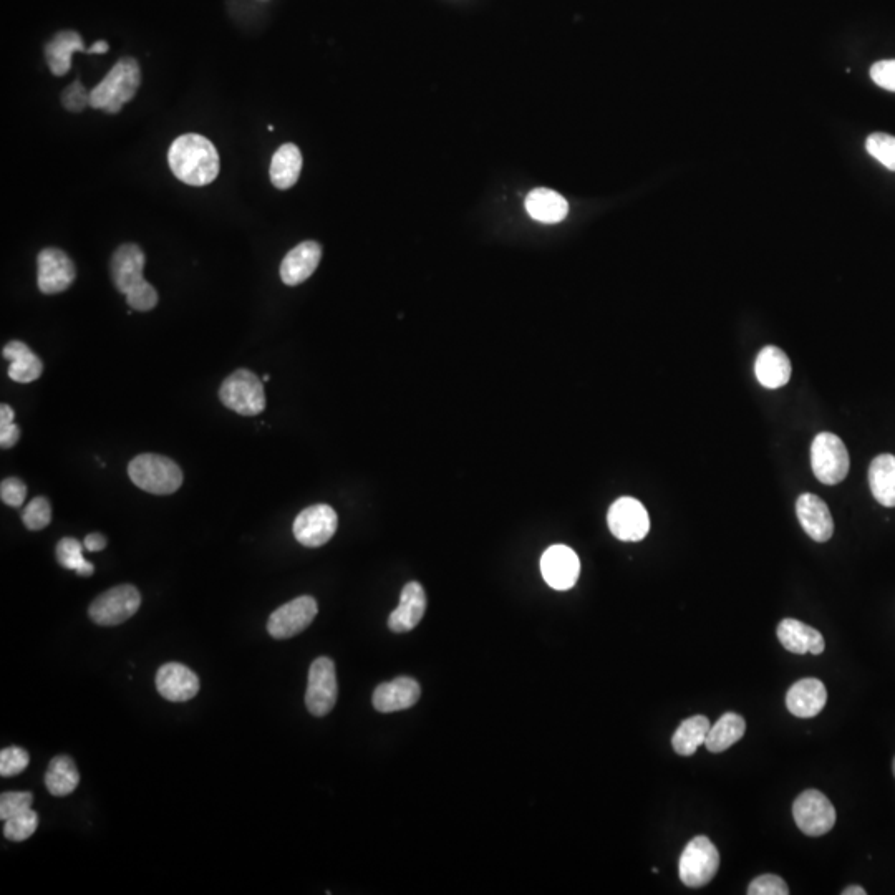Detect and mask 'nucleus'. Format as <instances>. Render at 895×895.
<instances>
[{
  "label": "nucleus",
  "instance_id": "f257e3e1",
  "mask_svg": "<svg viewBox=\"0 0 895 895\" xmlns=\"http://www.w3.org/2000/svg\"><path fill=\"white\" fill-rule=\"evenodd\" d=\"M168 161L173 175L191 186H206L219 175V153L216 146L201 135L179 136L173 141Z\"/></svg>",
  "mask_w": 895,
  "mask_h": 895
},
{
  "label": "nucleus",
  "instance_id": "f03ea898",
  "mask_svg": "<svg viewBox=\"0 0 895 895\" xmlns=\"http://www.w3.org/2000/svg\"><path fill=\"white\" fill-rule=\"evenodd\" d=\"M145 254L136 244H123L113 252L110 262L112 281L121 294H125L126 302L131 309L138 312H150L158 305V292L143 277Z\"/></svg>",
  "mask_w": 895,
  "mask_h": 895
},
{
  "label": "nucleus",
  "instance_id": "7ed1b4c3",
  "mask_svg": "<svg viewBox=\"0 0 895 895\" xmlns=\"http://www.w3.org/2000/svg\"><path fill=\"white\" fill-rule=\"evenodd\" d=\"M141 85L140 65L125 57L108 72L107 77L90 92V107L115 115L125 103L131 102Z\"/></svg>",
  "mask_w": 895,
  "mask_h": 895
},
{
  "label": "nucleus",
  "instance_id": "20e7f679",
  "mask_svg": "<svg viewBox=\"0 0 895 895\" xmlns=\"http://www.w3.org/2000/svg\"><path fill=\"white\" fill-rule=\"evenodd\" d=\"M128 476L135 486L158 496L176 493L183 484V471L175 461L155 453L133 458L128 465Z\"/></svg>",
  "mask_w": 895,
  "mask_h": 895
},
{
  "label": "nucleus",
  "instance_id": "39448f33",
  "mask_svg": "<svg viewBox=\"0 0 895 895\" xmlns=\"http://www.w3.org/2000/svg\"><path fill=\"white\" fill-rule=\"evenodd\" d=\"M219 400L242 417H257L266 410L264 383L256 373L239 368L224 380L219 388Z\"/></svg>",
  "mask_w": 895,
  "mask_h": 895
},
{
  "label": "nucleus",
  "instance_id": "423d86ee",
  "mask_svg": "<svg viewBox=\"0 0 895 895\" xmlns=\"http://www.w3.org/2000/svg\"><path fill=\"white\" fill-rule=\"evenodd\" d=\"M720 867V854L707 836L693 837L678 862V876L692 889L707 886Z\"/></svg>",
  "mask_w": 895,
  "mask_h": 895
},
{
  "label": "nucleus",
  "instance_id": "0eeeda50",
  "mask_svg": "<svg viewBox=\"0 0 895 895\" xmlns=\"http://www.w3.org/2000/svg\"><path fill=\"white\" fill-rule=\"evenodd\" d=\"M811 466L821 483L828 486L841 483L851 468L844 441L834 433H819L811 445Z\"/></svg>",
  "mask_w": 895,
  "mask_h": 895
},
{
  "label": "nucleus",
  "instance_id": "6e6552de",
  "mask_svg": "<svg viewBox=\"0 0 895 895\" xmlns=\"http://www.w3.org/2000/svg\"><path fill=\"white\" fill-rule=\"evenodd\" d=\"M140 605V591L131 584H123L100 594L93 600L88 614L95 624L113 627L131 619L140 610Z\"/></svg>",
  "mask_w": 895,
  "mask_h": 895
},
{
  "label": "nucleus",
  "instance_id": "1a4fd4ad",
  "mask_svg": "<svg viewBox=\"0 0 895 895\" xmlns=\"http://www.w3.org/2000/svg\"><path fill=\"white\" fill-rule=\"evenodd\" d=\"M794 823L806 836L828 834L836 824V809L821 791L808 789L799 794L793 804Z\"/></svg>",
  "mask_w": 895,
  "mask_h": 895
},
{
  "label": "nucleus",
  "instance_id": "9d476101",
  "mask_svg": "<svg viewBox=\"0 0 895 895\" xmlns=\"http://www.w3.org/2000/svg\"><path fill=\"white\" fill-rule=\"evenodd\" d=\"M339 685L335 663L327 657H320L309 668V683L305 692V705L314 716H325L332 712L337 703Z\"/></svg>",
  "mask_w": 895,
  "mask_h": 895
},
{
  "label": "nucleus",
  "instance_id": "9b49d317",
  "mask_svg": "<svg viewBox=\"0 0 895 895\" xmlns=\"http://www.w3.org/2000/svg\"><path fill=\"white\" fill-rule=\"evenodd\" d=\"M607 524L610 533L619 541L639 542L650 531V518L644 504L639 499L619 498L610 506L607 513Z\"/></svg>",
  "mask_w": 895,
  "mask_h": 895
},
{
  "label": "nucleus",
  "instance_id": "f8f14e48",
  "mask_svg": "<svg viewBox=\"0 0 895 895\" xmlns=\"http://www.w3.org/2000/svg\"><path fill=\"white\" fill-rule=\"evenodd\" d=\"M317 612H319V607H317L314 597H297L272 612L269 622H267V632L274 639H291L300 632H304L314 622Z\"/></svg>",
  "mask_w": 895,
  "mask_h": 895
},
{
  "label": "nucleus",
  "instance_id": "ddd939ff",
  "mask_svg": "<svg viewBox=\"0 0 895 895\" xmlns=\"http://www.w3.org/2000/svg\"><path fill=\"white\" fill-rule=\"evenodd\" d=\"M339 518L329 504H315L304 509L294 521V536L305 547H320L334 537Z\"/></svg>",
  "mask_w": 895,
  "mask_h": 895
},
{
  "label": "nucleus",
  "instance_id": "4468645a",
  "mask_svg": "<svg viewBox=\"0 0 895 895\" xmlns=\"http://www.w3.org/2000/svg\"><path fill=\"white\" fill-rule=\"evenodd\" d=\"M77 277L72 259L55 247H47L37 257V284L42 294L54 296L67 291Z\"/></svg>",
  "mask_w": 895,
  "mask_h": 895
},
{
  "label": "nucleus",
  "instance_id": "2eb2a0df",
  "mask_svg": "<svg viewBox=\"0 0 895 895\" xmlns=\"http://www.w3.org/2000/svg\"><path fill=\"white\" fill-rule=\"evenodd\" d=\"M541 572L547 586L556 591H569L581 576V561L571 547L557 544L542 554Z\"/></svg>",
  "mask_w": 895,
  "mask_h": 895
},
{
  "label": "nucleus",
  "instance_id": "dca6fc26",
  "mask_svg": "<svg viewBox=\"0 0 895 895\" xmlns=\"http://www.w3.org/2000/svg\"><path fill=\"white\" fill-rule=\"evenodd\" d=\"M156 688L168 702H188L198 695L199 678L183 663H166L156 673Z\"/></svg>",
  "mask_w": 895,
  "mask_h": 895
},
{
  "label": "nucleus",
  "instance_id": "f3484780",
  "mask_svg": "<svg viewBox=\"0 0 895 895\" xmlns=\"http://www.w3.org/2000/svg\"><path fill=\"white\" fill-rule=\"evenodd\" d=\"M796 514L804 533L813 541L826 542L833 537L834 521L828 504L816 494L806 493L796 501Z\"/></svg>",
  "mask_w": 895,
  "mask_h": 895
},
{
  "label": "nucleus",
  "instance_id": "a211bd4d",
  "mask_svg": "<svg viewBox=\"0 0 895 895\" xmlns=\"http://www.w3.org/2000/svg\"><path fill=\"white\" fill-rule=\"evenodd\" d=\"M420 697V683L410 677H400L378 685L373 692L372 702L377 712L395 713L412 708Z\"/></svg>",
  "mask_w": 895,
  "mask_h": 895
},
{
  "label": "nucleus",
  "instance_id": "6ab92c4d",
  "mask_svg": "<svg viewBox=\"0 0 895 895\" xmlns=\"http://www.w3.org/2000/svg\"><path fill=\"white\" fill-rule=\"evenodd\" d=\"M322 259V246L319 242H300L294 247L281 264V279L286 286H299L307 281Z\"/></svg>",
  "mask_w": 895,
  "mask_h": 895
},
{
  "label": "nucleus",
  "instance_id": "aec40b11",
  "mask_svg": "<svg viewBox=\"0 0 895 895\" xmlns=\"http://www.w3.org/2000/svg\"><path fill=\"white\" fill-rule=\"evenodd\" d=\"M828 702V692L818 678H804L794 683L786 695L789 713L798 718H813L823 712Z\"/></svg>",
  "mask_w": 895,
  "mask_h": 895
},
{
  "label": "nucleus",
  "instance_id": "412c9836",
  "mask_svg": "<svg viewBox=\"0 0 895 895\" xmlns=\"http://www.w3.org/2000/svg\"><path fill=\"white\" fill-rule=\"evenodd\" d=\"M426 610L425 589L418 582L403 587L400 604L388 617V627L395 634H405L420 624Z\"/></svg>",
  "mask_w": 895,
  "mask_h": 895
},
{
  "label": "nucleus",
  "instance_id": "4be33fe9",
  "mask_svg": "<svg viewBox=\"0 0 895 895\" xmlns=\"http://www.w3.org/2000/svg\"><path fill=\"white\" fill-rule=\"evenodd\" d=\"M778 639L784 649L793 654H823L824 637L821 632L794 619H784L778 625Z\"/></svg>",
  "mask_w": 895,
  "mask_h": 895
},
{
  "label": "nucleus",
  "instance_id": "5701e85b",
  "mask_svg": "<svg viewBox=\"0 0 895 895\" xmlns=\"http://www.w3.org/2000/svg\"><path fill=\"white\" fill-rule=\"evenodd\" d=\"M5 360H9V377L17 383H32L44 373V362L32 352L29 345L12 340L2 349Z\"/></svg>",
  "mask_w": 895,
  "mask_h": 895
},
{
  "label": "nucleus",
  "instance_id": "b1692460",
  "mask_svg": "<svg viewBox=\"0 0 895 895\" xmlns=\"http://www.w3.org/2000/svg\"><path fill=\"white\" fill-rule=\"evenodd\" d=\"M755 373L758 382L765 388H781L791 378V362L788 355L775 345H768L756 358Z\"/></svg>",
  "mask_w": 895,
  "mask_h": 895
},
{
  "label": "nucleus",
  "instance_id": "393cba45",
  "mask_svg": "<svg viewBox=\"0 0 895 895\" xmlns=\"http://www.w3.org/2000/svg\"><path fill=\"white\" fill-rule=\"evenodd\" d=\"M526 211L529 216L542 224H557L569 214V203L561 194L547 188L533 189L526 198Z\"/></svg>",
  "mask_w": 895,
  "mask_h": 895
},
{
  "label": "nucleus",
  "instance_id": "a878e982",
  "mask_svg": "<svg viewBox=\"0 0 895 895\" xmlns=\"http://www.w3.org/2000/svg\"><path fill=\"white\" fill-rule=\"evenodd\" d=\"M75 52H87L88 54V49L83 44L82 37L78 32L65 30L50 40L45 47V59H47L49 68L55 77L67 75L68 70L72 68V55Z\"/></svg>",
  "mask_w": 895,
  "mask_h": 895
},
{
  "label": "nucleus",
  "instance_id": "bb28decb",
  "mask_svg": "<svg viewBox=\"0 0 895 895\" xmlns=\"http://www.w3.org/2000/svg\"><path fill=\"white\" fill-rule=\"evenodd\" d=\"M869 484H871L872 496L876 501L886 506L895 508V456L879 455L874 458L869 468Z\"/></svg>",
  "mask_w": 895,
  "mask_h": 895
},
{
  "label": "nucleus",
  "instance_id": "cd10ccee",
  "mask_svg": "<svg viewBox=\"0 0 895 895\" xmlns=\"http://www.w3.org/2000/svg\"><path fill=\"white\" fill-rule=\"evenodd\" d=\"M302 171V153L294 143H286L271 161V181L277 189H289L297 183Z\"/></svg>",
  "mask_w": 895,
  "mask_h": 895
},
{
  "label": "nucleus",
  "instance_id": "c85d7f7f",
  "mask_svg": "<svg viewBox=\"0 0 895 895\" xmlns=\"http://www.w3.org/2000/svg\"><path fill=\"white\" fill-rule=\"evenodd\" d=\"M746 723L743 716L725 713L715 725L710 726L705 746L712 753H721L735 745L745 735Z\"/></svg>",
  "mask_w": 895,
  "mask_h": 895
},
{
  "label": "nucleus",
  "instance_id": "c756f323",
  "mask_svg": "<svg viewBox=\"0 0 895 895\" xmlns=\"http://www.w3.org/2000/svg\"><path fill=\"white\" fill-rule=\"evenodd\" d=\"M710 726H712L710 720L703 715L692 716L683 721L672 738L675 753L680 756H692L700 746L705 745Z\"/></svg>",
  "mask_w": 895,
  "mask_h": 895
},
{
  "label": "nucleus",
  "instance_id": "7c9ffc66",
  "mask_svg": "<svg viewBox=\"0 0 895 895\" xmlns=\"http://www.w3.org/2000/svg\"><path fill=\"white\" fill-rule=\"evenodd\" d=\"M78 783H80V773H78L72 758L62 755L55 756L54 760L50 761L49 770L45 775V784H47L50 794L63 798V796L72 794L77 789Z\"/></svg>",
  "mask_w": 895,
  "mask_h": 895
},
{
  "label": "nucleus",
  "instance_id": "2f4dec72",
  "mask_svg": "<svg viewBox=\"0 0 895 895\" xmlns=\"http://www.w3.org/2000/svg\"><path fill=\"white\" fill-rule=\"evenodd\" d=\"M83 549L85 546L82 542L73 537H63L57 544V561L68 571L77 572L78 576L90 577L95 572V566L83 557Z\"/></svg>",
  "mask_w": 895,
  "mask_h": 895
},
{
  "label": "nucleus",
  "instance_id": "473e14b6",
  "mask_svg": "<svg viewBox=\"0 0 895 895\" xmlns=\"http://www.w3.org/2000/svg\"><path fill=\"white\" fill-rule=\"evenodd\" d=\"M4 823L5 837L9 841L22 842L25 839H29L30 836H34L37 826H39V816H37L34 809L30 808L24 811V813L12 816Z\"/></svg>",
  "mask_w": 895,
  "mask_h": 895
},
{
  "label": "nucleus",
  "instance_id": "72a5a7b5",
  "mask_svg": "<svg viewBox=\"0 0 895 895\" xmlns=\"http://www.w3.org/2000/svg\"><path fill=\"white\" fill-rule=\"evenodd\" d=\"M866 150L887 170L895 171V136L887 133H872L866 141Z\"/></svg>",
  "mask_w": 895,
  "mask_h": 895
},
{
  "label": "nucleus",
  "instance_id": "f704fd0d",
  "mask_svg": "<svg viewBox=\"0 0 895 895\" xmlns=\"http://www.w3.org/2000/svg\"><path fill=\"white\" fill-rule=\"evenodd\" d=\"M22 521L29 531H42L52 521V508L49 499L44 496L34 498L22 511Z\"/></svg>",
  "mask_w": 895,
  "mask_h": 895
},
{
  "label": "nucleus",
  "instance_id": "c9c22d12",
  "mask_svg": "<svg viewBox=\"0 0 895 895\" xmlns=\"http://www.w3.org/2000/svg\"><path fill=\"white\" fill-rule=\"evenodd\" d=\"M30 756L24 748L9 746L0 753V775L4 778L17 776L29 766Z\"/></svg>",
  "mask_w": 895,
  "mask_h": 895
},
{
  "label": "nucleus",
  "instance_id": "e433bc0d",
  "mask_svg": "<svg viewBox=\"0 0 895 895\" xmlns=\"http://www.w3.org/2000/svg\"><path fill=\"white\" fill-rule=\"evenodd\" d=\"M34 794L32 793H4L0 796V819L7 821L12 816L24 813L32 808Z\"/></svg>",
  "mask_w": 895,
  "mask_h": 895
},
{
  "label": "nucleus",
  "instance_id": "4c0bfd02",
  "mask_svg": "<svg viewBox=\"0 0 895 895\" xmlns=\"http://www.w3.org/2000/svg\"><path fill=\"white\" fill-rule=\"evenodd\" d=\"M15 413L9 405L0 407V446L7 450L20 440V426L14 423Z\"/></svg>",
  "mask_w": 895,
  "mask_h": 895
},
{
  "label": "nucleus",
  "instance_id": "58836bf2",
  "mask_svg": "<svg viewBox=\"0 0 895 895\" xmlns=\"http://www.w3.org/2000/svg\"><path fill=\"white\" fill-rule=\"evenodd\" d=\"M750 895H788V884L775 874H765V876L756 877L748 887Z\"/></svg>",
  "mask_w": 895,
  "mask_h": 895
},
{
  "label": "nucleus",
  "instance_id": "ea45409f",
  "mask_svg": "<svg viewBox=\"0 0 895 895\" xmlns=\"http://www.w3.org/2000/svg\"><path fill=\"white\" fill-rule=\"evenodd\" d=\"M0 498H2V503L7 506L20 508L27 498V486L22 479L15 478V476L5 478L0 484Z\"/></svg>",
  "mask_w": 895,
  "mask_h": 895
},
{
  "label": "nucleus",
  "instance_id": "a19ab883",
  "mask_svg": "<svg viewBox=\"0 0 895 895\" xmlns=\"http://www.w3.org/2000/svg\"><path fill=\"white\" fill-rule=\"evenodd\" d=\"M62 103L68 112H82L85 108L90 107V92H87L80 80H77L63 92Z\"/></svg>",
  "mask_w": 895,
  "mask_h": 895
},
{
  "label": "nucleus",
  "instance_id": "79ce46f5",
  "mask_svg": "<svg viewBox=\"0 0 895 895\" xmlns=\"http://www.w3.org/2000/svg\"><path fill=\"white\" fill-rule=\"evenodd\" d=\"M871 78L877 87L895 92V59L874 63L871 67Z\"/></svg>",
  "mask_w": 895,
  "mask_h": 895
},
{
  "label": "nucleus",
  "instance_id": "37998d69",
  "mask_svg": "<svg viewBox=\"0 0 895 895\" xmlns=\"http://www.w3.org/2000/svg\"><path fill=\"white\" fill-rule=\"evenodd\" d=\"M83 546L87 549L88 552H100L107 547V537L103 536V534L92 533L88 534L85 537V541H83Z\"/></svg>",
  "mask_w": 895,
  "mask_h": 895
},
{
  "label": "nucleus",
  "instance_id": "c03bdc74",
  "mask_svg": "<svg viewBox=\"0 0 895 895\" xmlns=\"http://www.w3.org/2000/svg\"><path fill=\"white\" fill-rule=\"evenodd\" d=\"M108 52V44L107 42H95V44L88 49V54H105Z\"/></svg>",
  "mask_w": 895,
  "mask_h": 895
},
{
  "label": "nucleus",
  "instance_id": "a18cd8bd",
  "mask_svg": "<svg viewBox=\"0 0 895 895\" xmlns=\"http://www.w3.org/2000/svg\"><path fill=\"white\" fill-rule=\"evenodd\" d=\"M867 892L862 889L861 886H851L847 887L842 891V895H866Z\"/></svg>",
  "mask_w": 895,
  "mask_h": 895
},
{
  "label": "nucleus",
  "instance_id": "49530a36",
  "mask_svg": "<svg viewBox=\"0 0 895 895\" xmlns=\"http://www.w3.org/2000/svg\"><path fill=\"white\" fill-rule=\"evenodd\" d=\"M269 378H271V375H267V373H266V375H264V377H262V382H269Z\"/></svg>",
  "mask_w": 895,
  "mask_h": 895
},
{
  "label": "nucleus",
  "instance_id": "de8ad7c7",
  "mask_svg": "<svg viewBox=\"0 0 895 895\" xmlns=\"http://www.w3.org/2000/svg\"><path fill=\"white\" fill-rule=\"evenodd\" d=\"M892 766H894V775H895V758H894V765H892Z\"/></svg>",
  "mask_w": 895,
  "mask_h": 895
}]
</instances>
